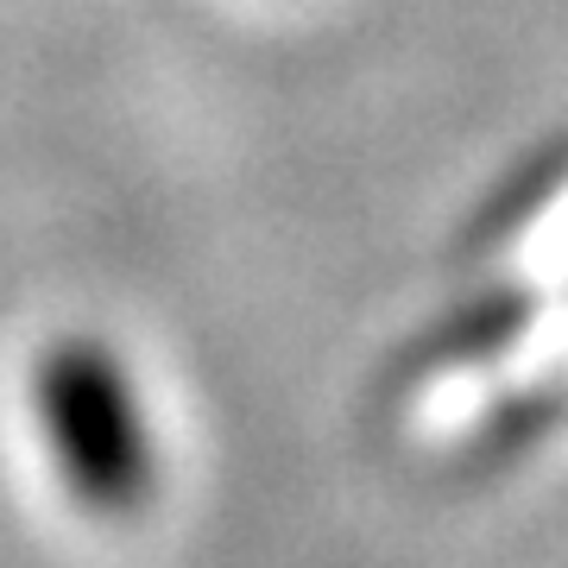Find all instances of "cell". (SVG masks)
Masks as SVG:
<instances>
[{"label": "cell", "instance_id": "cell-1", "mask_svg": "<svg viewBox=\"0 0 568 568\" xmlns=\"http://www.w3.org/2000/svg\"><path fill=\"white\" fill-rule=\"evenodd\" d=\"M39 424L51 436L63 480L89 511H126L152 487V436L126 366L89 335H63L44 347L32 373Z\"/></svg>", "mask_w": 568, "mask_h": 568}]
</instances>
